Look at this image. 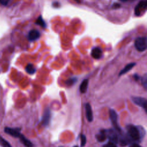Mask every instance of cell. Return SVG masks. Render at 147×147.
Here are the masks:
<instances>
[{
  "instance_id": "obj_1",
  "label": "cell",
  "mask_w": 147,
  "mask_h": 147,
  "mask_svg": "<svg viewBox=\"0 0 147 147\" xmlns=\"http://www.w3.org/2000/svg\"><path fill=\"white\" fill-rule=\"evenodd\" d=\"M126 129L128 136L131 140L137 141L141 139L142 134L138 127L132 125H129L127 126Z\"/></svg>"
},
{
  "instance_id": "obj_2",
  "label": "cell",
  "mask_w": 147,
  "mask_h": 147,
  "mask_svg": "<svg viewBox=\"0 0 147 147\" xmlns=\"http://www.w3.org/2000/svg\"><path fill=\"white\" fill-rule=\"evenodd\" d=\"M134 45L137 51L140 52L144 51L147 47V40L145 37H137L134 42Z\"/></svg>"
},
{
  "instance_id": "obj_3",
  "label": "cell",
  "mask_w": 147,
  "mask_h": 147,
  "mask_svg": "<svg viewBox=\"0 0 147 147\" xmlns=\"http://www.w3.org/2000/svg\"><path fill=\"white\" fill-rule=\"evenodd\" d=\"M109 115H110V119L111 121V123L113 125L115 129H116L118 131H121V130L118 123V116L115 111L113 109H110Z\"/></svg>"
},
{
  "instance_id": "obj_4",
  "label": "cell",
  "mask_w": 147,
  "mask_h": 147,
  "mask_svg": "<svg viewBox=\"0 0 147 147\" xmlns=\"http://www.w3.org/2000/svg\"><path fill=\"white\" fill-rule=\"evenodd\" d=\"M147 1L146 0L141 1L136 6L134 10V13L136 16H139L144 13L146 9Z\"/></svg>"
},
{
  "instance_id": "obj_5",
  "label": "cell",
  "mask_w": 147,
  "mask_h": 147,
  "mask_svg": "<svg viewBox=\"0 0 147 147\" xmlns=\"http://www.w3.org/2000/svg\"><path fill=\"white\" fill-rule=\"evenodd\" d=\"M133 102L137 105L143 108L145 112H147L146 110V105H147V100L145 98L140 96H132L131 97Z\"/></svg>"
},
{
  "instance_id": "obj_6",
  "label": "cell",
  "mask_w": 147,
  "mask_h": 147,
  "mask_svg": "<svg viewBox=\"0 0 147 147\" xmlns=\"http://www.w3.org/2000/svg\"><path fill=\"white\" fill-rule=\"evenodd\" d=\"M51 119V111L48 108H46L44 111L41 119V124L42 126H47Z\"/></svg>"
},
{
  "instance_id": "obj_7",
  "label": "cell",
  "mask_w": 147,
  "mask_h": 147,
  "mask_svg": "<svg viewBox=\"0 0 147 147\" xmlns=\"http://www.w3.org/2000/svg\"><path fill=\"white\" fill-rule=\"evenodd\" d=\"M4 130L6 133L14 137L18 138L20 135L21 134L20 131V128H11L9 127H6Z\"/></svg>"
},
{
  "instance_id": "obj_8",
  "label": "cell",
  "mask_w": 147,
  "mask_h": 147,
  "mask_svg": "<svg viewBox=\"0 0 147 147\" xmlns=\"http://www.w3.org/2000/svg\"><path fill=\"white\" fill-rule=\"evenodd\" d=\"M106 134L107 137L109 138L110 141L117 144L118 142V138L117 134L115 132L114 130L110 129L109 130H106Z\"/></svg>"
},
{
  "instance_id": "obj_9",
  "label": "cell",
  "mask_w": 147,
  "mask_h": 147,
  "mask_svg": "<svg viewBox=\"0 0 147 147\" xmlns=\"http://www.w3.org/2000/svg\"><path fill=\"white\" fill-rule=\"evenodd\" d=\"M40 36V32L36 30V29H33L29 31L28 35V38L29 41H34L38 39Z\"/></svg>"
},
{
  "instance_id": "obj_10",
  "label": "cell",
  "mask_w": 147,
  "mask_h": 147,
  "mask_svg": "<svg viewBox=\"0 0 147 147\" xmlns=\"http://www.w3.org/2000/svg\"><path fill=\"white\" fill-rule=\"evenodd\" d=\"M86 110V115L87 120L89 122H91L93 120V114L92 111V109L91 105L89 103H86L85 106Z\"/></svg>"
},
{
  "instance_id": "obj_11",
  "label": "cell",
  "mask_w": 147,
  "mask_h": 147,
  "mask_svg": "<svg viewBox=\"0 0 147 147\" xmlns=\"http://www.w3.org/2000/svg\"><path fill=\"white\" fill-rule=\"evenodd\" d=\"M91 56L95 59H99L102 56V50L99 47H95L91 50Z\"/></svg>"
},
{
  "instance_id": "obj_12",
  "label": "cell",
  "mask_w": 147,
  "mask_h": 147,
  "mask_svg": "<svg viewBox=\"0 0 147 147\" xmlns=\"http://www.w3.org/2000/svg\"><path fill=\"white\" fill-rule=\"evenodd\" d=\"M136 65L135 63H130L128 64H127L119 73V76H121L126 73H127V72H129L130 70H131Z\"/></svg>"
},
{
  "instance_id": "obj_13",
  "label": "cell",
  "mask_w": 147,
  "mask_h": 147,
  "mask_svg": "<svg viewBox=\"0 0 147 147\" xmlns=\"http://www.w3.org/2000/svg\"><path fill=\"white\" fill-rule=\"evenodd\" d=\"M20 140V141L24 144V145L26 147H32L33 144L32 143L28 140L27 139L23 134H21L18 137Z\"/></svg>"
},
{
  "instance_id": "obj_14",
  "label": "cell",
  "mask_w": 147,
  "mask_h": 147,
  "mask_svg": "<svg viewBox=\"0 0 147 147\" xmlns=\"http://www.w3.org/2000/svg\"><path fill=\"white\" fill-rule=\"evenodd\" d=\"M107 136L105 130H101L100 132L96 135V138L99 142H103L106 139Z\"/></svg>"
},
{
  "instance_id": "obj_15",
  "label": "cell",
  "mask_w": 147,
  "mask_h": 147,
  "mask_svg": "<svg viewBox=\"0 0 147 147\" xmlns=\"http://www.w3.org/2000/svg\"><path fill=\"white\" fill-rule=\"evenodd\" d=\"M88 84V80L87 79H84V80L82 81L79 87V90L81 93H85L87 91Z\"/></svg>"
},
{
  "instance_id": "obj_16",
  "label": "cell",
  "mask_w": 147,
  "mask_h": 147,
  "mask_svg": "<svg viewBox=\"0 0 147 147\" xmlns=\"http://www.w3.org/2000/svg\"><path fill=\"white\" fill-rule=\"evenodd\" d=\"M36 68L34 67V65L32 64H28L26 67H25V71L26 72L30 74V75H33L36 72Z\"/></svg>"
},
{
  "instance_id": "obj_17",
  "label": "cell",
  "mask_w": 147,
  "mask_h": 147,
  "mask_svg": "<svg viewBox=\"0 0 147 147\" xmlns=\"http://www.w3.org/2000/svg\"><path fill=\"white\" fill-rule=\"evenodd\" d=\"M36 24L37 25H38L40 26H41V27L45 28L46 27V24H45V21H44V20L42 19V16H40L38 17V18L37 19L36 21Z\"/></svg>"
},
{
  "instance_id": "obj_18",
  "label": "cell",
  "mask_w": 147,
  "mask_h": 147,
  "mask_svg": "<svg viewBox=\"0 0 147 147\" xmlns=\"http://www.w3.org/2000/svg\"><path fill=\"white\" fill-rule=\"evenodd\" d=\"M0 145L2 147H12L10 144L3 138L0 136Z\"/></svg>"
},
{
  "instance_id": "obj_19",
  "label": "cell",
  "mask_w": 147,
  "mask_h": 147,
  "mask_svg": "<svg viewBox=\"0 0 147 147\" xmlns=\"http://www.w3.org/2000/svg\"><path fill=\"white\" fill-rule=\"evenodd\" d=\"M77 80V79L76 78H70L69 79H68L67 80H66L65 82V83L67 85V86H71L73 84H74Z\"/></svg>"
},
{
  "instance_id": "obj_20",
  "label": "cell",
  "mask_w": 147,
  "mask_h": 147,
  "mask_svg": "<svg viewBox=\"0 0 147 147\" xmlns=\"http://www.w3.org/2000/svg\"><path fill=\"white\" fill-rule=\"evenodd\" d=\"M141 82H142V86H144V88L146 89V87H147V76H146V74L142 76V79H141Z\"/></svg>"
},
{
  "instance_id": "obj_21",
  "label": "cell",
  "mask_w": 147,
  "mask_h": 147,
  "mask_svg": "<svg viewBox=\"0 0 147 147\" xmlns=\"http://www.w3.org/2000/svg\"><path fill=\"white\" fill-rule=\"evenodd\" d=\"M86 143V137L84 135L82 134L80 136V145L81 147H83Z\"/></svg>"
},
{
  "instance_id": "obj_22",
  "label": "cell",
  "mask_w": 147,
  "mask_h": 147,
  "mask_svg": "<svg viewBox=\"0 0 147 147\" xmlns=\"http://www.w3.org/2000/svg\"><path fill=\"white\" fill-rule=\"evenodd\" d=\"M103 147H117V146L115 143L110 141L106 144H105Z\"/></svg>"
},
{
  "instance_id": "obj_23",
  "label": "cell",
  "mask_w": 147,
  "mask_h": 147,
  "mask_svg": "<svg viewBox=\"0 0 147 147\" xmlns=\"http://www.w3.org/2000/svg\"><path fill=\"white\" fill-rule=\"evenodd\" d=\"M10 0H0V4L3 5V6H6Z\"/></svg>"
},
{
  "instance_id": "obj_24",
  "label": "cell",
  "mask_w": 147,
  "mask_h": 147,
  "mask_svg": "<svg viewBox=\"0 0 147 147\" xmlns=\"http://www.w3.org/2000/svg\"><path fill=\"white\" fill-rule=\"evenodd\" d=\"M129 147H142V146H141L140 145H138V144H137L134 143V144H131Z\"/></svg>"
},
{
  "instance_id": "obj_25",
  "label": "cell",
  "mask_w": 147,
  "mask_h": 147,
  "mask_svg": "<svg viewBox=\"0 0 147 147\" xmlns=\"http://www.w3.org/2000/svg\"><path fill=\"white\" fill-rule=\"evenodd\" d=\"M120 7V4L118 3H115L113 4V7L116 9V8H118V7Z\"/></svg>"
},
{
  "instance_id": "obj_26",
  "label": "cell",
  "mask_w": 147,
  "mask_h": 147,
  "mask_svg": "<svg viewBox=\"0 0 147 147\" xmlns=\"http://www.w3.org/2000/svg\"><path fill=\"white\" fill-rule=\"evenodd\" d=\"M133 76H134V79H135V80H138V79H139V76H138V75H137V74H134V75H133Z\"/></svg>"
},
{
  "instance_id": "obj_27",
  "label": "cell",
  "mask_w": 147,
  "mask_h": 147,
  "mask_svg": "<svg viewBox=\"0 0 147 147\" xmlns=\"http://www.w3.org/2000/svg\"><path fill=\"white\" fill-rule=\"evenodd\" d=\"M75 1L78 3H81L82 2V0H75Z\"/></svg>"
},
{
  "instance_id": "obj_28",
  "label": "cell",
  "mask_w": 147,
  "mask_h": 147,
  "mask_svg": "<svg viewBox=\"0 0 147 147\" xmlns=\"http://www.w3.org/2000/svg\"><path fill=\"white\" fill-rule=\"evenodd\" d=\"M120 1H122V2H125V1H128V0H120Z\"/></svg>"
},
{
  "instance_id": "obj_29",
  "label": "cell",
  "mask_w": 147,
  "mask_h": 147,
  "mask_svg": "<svg viewBox=\"0 0 147 147\" xmlns=\"http://www.w3.org/2000/svg\"><path fill=\"white\" fill-rule=\"evenodd\" d=\"M74 147H78V146H74Z\"/></svg>"
}]
</instances>
